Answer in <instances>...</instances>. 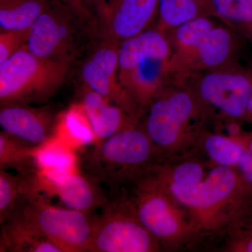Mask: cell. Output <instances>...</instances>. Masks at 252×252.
<instances>
[{"label": "cell", "instance_id": "22", "mask_svg": "<svg viewBox=\"0 0 252 252\" xmlns=\"http://www.w3.org/2000/svg\"><path fill=\"white\" fill-rule=\"evenodd\" d=\"M205 153L217 166L231 167L238 165L245 153L241 144L233 138L220 134H210L204 139Z\"/></svg>", "mask_w": 252, "mask_h": 252}, {"label": "cell", "instance_id": "29", "mask_svg": "<svg viewBox=\"0 0 252 252\" xmlns=\"http://www.w3.org/2000/svg\"><path fill=\"white\" fill-rule=\"evenodd\" d=\"M247 252H252V241L248 244L246 248Z\"/></svg>", "mask_w": 252, "mask_h": 252}, {"label": "cell", "instance_id": "8", "mask_svg": "<svg viewBox=\"0 0 252 252\" xmlns=\"http://www.w3.org/2000/svg\"><path fill=\"white\" fill-rule=\"evenodd\" d=\"M132 187V195H123L141 223L160 245H177L195 231L177 206L179 203L160 186L142 176Z\"/></svg>", "mask_w": 252, "mask_h": 252}, {"label": "cell", "instance_id": "3", "mask_svg": "<svg viewBox=\"0 0 252 252\" xmlns=\"http://www.w3.org/2000/svg\"><path fill=\"white\" fill-rule=\"evenodd\" d=\"M94 216L55 206L40 194L21 190L17 205L8 220L36 236L56 243L64 252H88Z\"/></svg>", "mask_w": 252, "mask_h": 252}, {"label": "cell", "instance_id": "5", "mask_svg": "<svg viewBox=\"0 0 252 252\" xmlns=\"http://www.w3.org/2000/svg\"><path fill=\"white\" fill-rule=\"evenodd\" d=\"M158 185L188 209L195 231L217 229L229 222L230 204L238 186L231 167H215L198 185Z\"/></svg>", "mask_w": 252, "mask_h": 252}, {"label": "cell", "instance_id": "27", "mask_svg": "<svg viewBox=\"0 0 252 252\" xmlns=\"http://www.w3.org/2000/svg\"><path fill=\"white\" fill-rule=\"evenodd\" d=\"M247 115H250L252 117V86L251 92H250V100H249L248 113H247Z\"/></svg>", "mask_w": 252, "mask_h": 252}, {"label": "cell", "instance_id": "25", "mask_svg": "<svg viewBox=\"0 0 252 252\" xmlns=\"http://www.w3.org/2000/svg\"><path fill=\"white\" fill-rule=\"evenodd\" d=\"M54 2L64 5L72 10L81 21H94V16L89 8L86 6L84 0H51Z\"/></svg>", "mask_w": 252, "mask_h": 252}, {"label": "cell", "instance_id": "28", "mask_svg": "<svg viewBox=\"0 0 252 252\" xmlns=\"http://www.w3.org/2000/svg\"><path fill=\"white\" fill-rule=\"evenodd\" d=\"M84 1L88 8H89V6H93L94 7V5L97 3V0H84Z\"/></svg>", "mask_w": 252, "mask_h": 252}, {"label": "cell", "instance_id": "2", "mask_svg": "<svg viewBox=\"0 0 252 252\" xmlns=\"http://www.w3.org/2000/svg\"><path fill=\"white\" fill-rule=\"evenodd\" d=\"M170 61L171 49L166 34L155 27L119 44V81L143 114L171 82Z\"/></svg>", "mask_w": 252, "mask_h": 252}, {"label": "cell", "instance_id": "30", "mask_svg": "<svg viewBox=\"0 0 252 252\" xmlns=\"http://www.w3.org/2000/svg\"><path fill=\"white\" fill-rule=\"evenodd\" d=\"M249 151H250V152H251L252 153V140L251 143H250V148H249Z\"/></svg>", "mask_w": 252, "mask_h": 252}, {"label": "cell", "instance_id": "9", "mask_svg": "<svg viewBox=\"0 0 252 252\" xmlns=\"http://www.w3.org/2000/svg\"><path fill=\"white\" fill-rule=\"evenodd\" d=\"M200 103L220 111L228 119L247 115L252 86V69L238 62L225 67L193 74L182 83Z\"/></svg>", "mask_w": 252, "mask_h": 252}, {"label": "cell", "instance_id": "11", "mask_svg": "<svg viewBox=\"0 0 252 252\" xmlns=\"http://www.w3.org/2000/svg\"><path fill=\"white\" fill-rule=\"evenodd\" d=\"M94 21L102 39L120 43L153 28L158 0H97Z\"/></svg>", "mask_w": 252, "mask_h": 252}, {"label": "cell", "instance_id": "21", "mask_svg": "<svg viewBox=\"0 0 252 252\" xmlns=\"http://www.w3.org/2000/svg\"><path fill=\"white\" fill-rule=\"evenodd\" d=\"M218 20L252 45V0H210Z\"/></svg>", "mask_w": 252, "mask_h": 252}, {"label": "cell", "instance_id": "19", "mask_svg": "<svg viewBox=\"0 0 252 252\" xmlns=\"http://www.w3.org/2000/svg\"><path fill=\"white\" fill-rule=\"evenodd\" d=\"M52 2L51 0H0L1 31H29Z\"/></svg>", "mask_w": 252, "mask_h": 252}, {"label": "cell", "instance_id": "1", "mask_svg": "<svg viewBox=\"0 0 252 252\" xmlns=\"http://www.w3.org/2000/svg\"><path fill=\"white\" fill-rule=\"evenodd\" d=\"M157 154L148 135L136 126L97 141L81 154V170L116 196L153 165Z\"/></svg>", "mask_w": 252, "mask_h": 252}, {"label": "cell", "instance_id": "17", "mask_svg": "<svg viewBox=\"0 0 252 252\" xmlns=\"http://www.w3.org/2000/svg\"><path fill=\"white\" fill-rule=\"evenodd\" d=\"M80 106L97 141L137 126L124 109L88 87Z\"/></svg>", "mask_w": 252, "mask_h": 252}, {"label": "cell", "instance_id": "20", "mask_svg": "<svg viewBox=\"0 0 252 252\" xmlns=\"http://www.w3.org/2000/svg\"><path fill=\"white\" fill-rule=\"evenodd\" d=\"M39 148L28 145L0 132V170L15 169L19 175L28 176L39 172Z\"/></svg>", "mask_w": 252, "mask_h": 252}, {"label": "cell", "instance_id": "7", "mask_svg": "<svg viewBox=\"0 0 252 252\" xmlns=\"http://www.w3.org/2000/svg\"><path fill=\"white\" fill-rule=\"evenodd\" d=\"M157 239L141 223L123 194L109 197L94 216L88 252H154L160 250Z\"/></svg>", "mask_w": 252, "mask_h": 252}, {"label": "cell", "instance_id": "26", "mask_svg": "<svg viewBox=\"0 0 252 252\" xmlns=\"http://www.w3.org/2000/svg\"><path fill=\"white\" fill-rule=\"evenodd\" d=\"M239 168L243 172L245 180L252 183V153L250 151H245L239 160Z\"/></svg>", "mask_w": 252, "mask_h": 252}, {"label": "cell", "instance_id": "23", "mask_svg": "<svg viewBox=\"0 0 252 252\" xmlns=\"http://www.w3.org/2000/svg\"><path fill=\"white\" fill-rule=\"evenodd\" d=\"M21 196V177L0 170V224L11 216Z\"/></svg>", "mask_w": 252, "mask_h": 252}, {"label": "cell", "instance_id": "4", "mask_svg": "<svg viewBox=\"0 0 252 252\" xmlns=\"http://www.w3.org/2000/svg\"><path fill=\"white\" fill-rule=\"evenodd\" d=\"M69 65L20 50L0 63V104H43L64 84Z\"/></svg>", "mask_w": 252, "mask_h": 252}, {"label": "cell", "instance_id": "18", "mask_svg": "<svg viewBox=\"0 0 252 252\" xmlns=\"http://www.w3.org/2000/svg\"><path fill=\"white\" fill-rule=\"evenodd\" d=\"M199 17L218 20L210 0H158L155 28L166 34L182 23Z\"/></svg>", "mask_w": 252, "mask_h": 252}, {"label": "cell", "instance_id": "13", "mask_svg": "<svg viewBox=\"0 0 252 252\" xmlns=\"http://www.w3.org/2000/svg\"><path fill=\"white\" fill-rule=\"evenodd\" d=\"M60 119L49 107L6 104L0 109L1 130L23 143L40 149L57 133Z\"/></svg>", "mask_w": 252, "mask_h": 252}, {"label": "cell", "instance_id": "12", "mask_svg": "<svg viewBox=\"0 0 252 252\" xmlns=\"http://www.w3.org/2000/svg\"><path fill=\"white\" fill-rule=\"evenodd\" d=\"M119 44L102 39L83 64L81 77L86 87L117 104L138 124L143 113L119 79Z\"/></svg>", "mask_w": 252, "mask_h": 252}, {"label": "cell", "instance_id": "10", "mask_svg": "<svg viewBox=\"0 0 252 252\" xmlns=\"http://www.w3.org/2000/svg\"><path fill=\"white\" fill-rule=\"evenodd\" d=\"M80 22L72 9L53 1L33 23L25 47L41 59L70 65L77 54Z\"/></svg>", "mask_w": 252, "mask_h": 252}, {"label": "cell", "instance_id": "14", "mask_svg": "<svg viewBox=\"0 0 252 252\" xmlns=\"http://www.w3.org/2000/svg\"><path fill=\"white\" fill-rule=\"evenodd\" d=\"M32 183L36 191L46 190V195H56L67 208L87 213L94 214L109 198L100 185L82 172L65 173L54 179L38 172Z\"/></svg>", "mask_w": 252, "mask_h": 252}, {"label": "cell", "instance_id": "24", "mask_svg": "<svg viewBox=\"0 0 252 252\" xmlns=\"http://www.w3.org/2000/svg\"><path fill=\"white\" fill-rule=\"evenodd\" d=\"M29 31H1L0 63L4 62L26 46Z\"/></svg>", "mask_w": 252, "mask_h": 252}, {"label": "cell", "instance_id": "16", "mask_svg": "<svg viewBox=\"0 0 252 252\" xmlns=\"http://www.w3.org/2000/svg\"><path fill=\"white\" fill-rule=\"evenodd\" d=\"M239 38L225 25H217L212 28L200 43L186 79L237 62L235 56L240 48Z\"/></svg>", "mask_w": 252, "mask_h": 252}, {"label": "cell", "instance_id": "6", "mask_svg": "<svg viewBox=\"0 0 252 252\" xmlns=\"http://www.w3.org/2000/svg\"><path fill=\"white\" fill-rule=\"evenodd\" d=\"M193 93L183 84L170 82L147 109L142 128L157 154L177 147L189 135L191 122L203 109Z\"/></svg>", "mask_w": 252, "mask_h": 252}, {"label": "cell", "instance_id": "15", "mask_svg": "<svg viewBox=\"0 0 252 252\" xmlns=\"http://www.w3.org/2000/svg\"><path fill=\"white\" fill-rule=\"evenodd\" d=\"M215 18H194L167 32L171 49V81L182 84L188 76L189 68L200 43L212 28L217 26Z\"/></svg>", "mask_w": 252, "mask_h": 252}]
</instances>
